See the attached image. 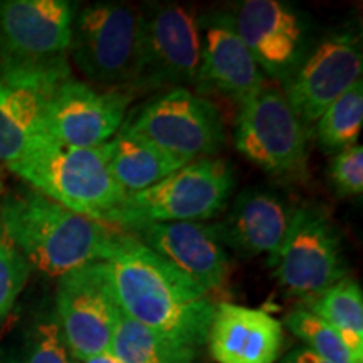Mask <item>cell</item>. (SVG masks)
Returning a JSON list of instances; mask_svg holds the SVG:
<instances>
[{"label": "cell", "instance_id": "1", "mask_svg": "<svg viewBox=\"0 0 363 363\" xmlns=\"http://www.w3.org/2000/svg\"><path fill=\"white\" fill-rule=\"evenodd\" d=\"M103 262L126 316L194 350L207 343L216 305L202 286L125 230Z\"/></svg>", "mask_w": 363, "mask_h": 363}, {"label": "cell", "instance_id": "2", "mask_svg": "<svg viewBox=\"0 0 363 363\" xmlns=\"http://www.w3.org/2000/svg\"><path fill=\"white\" fill-rule=\"evenodd\" d=\"M0 224L30 267L57 279L89 262L106 261L123 234L38 190L7 195L0 203Z\"/></svg>", "mask_w": 363, "mask_h": 363}, {"label": "cell", "instance_id": "3", "mask_svg": "<svg viewBox=\"0 0 363 363\" xmlns=\"http://www.w3.org/2000/svg\"><path fill=\"white\" fill-rule=\"evenodd\" d=\"M7 169L51 201L104 224L126 195L110 170L108 143L79 148L43 135Z\"/></svg>", "mask_w": 363, "mask_h": 363}, {"label": "cell", "instance_id": "4", "mask_svg": "<svg viewBox=\"0 0 363 363\" xmlns=\"http://www.w3.org/2000/svg\"><path fill=\"white\" fill-rule=\"evenodd\" d=\"M235 187L233 167L220 158H199L142 192L126 194L110 225L131 229L162 222H207L229 206Z\"/></svg>", "mask_w": 363, "mask_h": 363}, {"label": "cell", "instance_id": "5", "mask_svg": "<svg viewBox=\"0 0 363 363\" xmlns=\"http://www.w3.org/2000/svg\"><path fill=\"white\" fill-rule=\"evenodd\" d=\"M201 65V19L194 7L150 2L140 7L136 91H169L197 83Z\"/></svg>", "mask_w": 363, "mask_h": 363}, {"label": "cell", "instance_id": "6", "mask_svg": "<svg viewBox=\"0 0 363 363\" xmlns=\"http://www.w3.org/2000/svg\"><path fill=\"white\" fill-rule=\"evenodd\" d=\"M267 264L276 281L303 303L348 278L338 227L328 212L315 203L296 207L283 244Z\"/></svg>", "mask_w": 363, "mask_h": 363}, {"label": "cell", "instance_id": "7", "mask_svg": "<svg viewBox=\"0 0 363 363\" xmlns=\"http://www.w3.org/2000/svg\"><path fill=\"white\" fill-rule=\"evenodd\" d=\"M138 38L140 7L126 2H94L74 12L69 52L89 81L130 91Z\"/></svg>", "mask_w": 363, "mask_h": 363}, {"label": "cell", "instance_id": "8", "mask_svg": "<svg viewBox=\"0 0 363 363\" xmlns=\"http://www.w3.org/2000/svg\"><path fill=\"white\" fill-rule=\"evenodd\" d=\"M123 126L189 162L211 158L225 142L216 104L187 88L162 91L126 115Z\"/></svg>", "mask_w": 363, "mask_h": 363}, {"label": "cell", "instance_id": "9", "mask_svg": "<svg viewBox=\"0 0 363 363\" xmlns=\"http://www.w3.org/2000/svg\"><path fill=\"white\" fill-rule=\"evenodd\" d=\"M234 143L240 155L272 177H294L306 169V125L279 89L266 86L240 104Z\"/></svg>", "mask_w": 363, "mask_h": 363}, {"label": "cell", "instance_id": "10", "mask_svg": "<svg viewBox=\"0 0 363 363\" xmlns=\"http://www.w3.org/2000/svg\"><path fill=\"white\" fill-rule=\"evenodd\" d=\"M229 13L262 74L281 88L315 48L311 17L294 4L244 0Z\"/></svg>", "mask_w": 363, "mask_h": 363}, {"label": "cell", "instance_id": "11", "mask_svg": "<svg viewBox=\"0 0 363 363\" xmlns=\"http://www.w3.org/2000/svg\"><path fill=\"white\" fill-rule=\"evenodd\" d=\"M57 325L78 362L108 353L120 306L103 261L89 262L57 279Z\"/></svg>", "mask_w": 363, "mask_h": 363}, {"label": "cell", "instance_id": "12", "mask_svg": "<svg viewBox=\"0 0 363 363\" xmlns=\"http://www.w3.org/2000/svg\"><path fill=\"white\" fill-rule=\"evenodd\" d=\"M362 35L352 27H342L315 44L281 93L299 120L311 125L362 79Z\"/></svg>", "mask_w": 363, "mask_h": 363}, {"label": "cell", "instance_id": "13", "mask_svg": "<svg viewBox=\"0 0 363 363\" xmlns=\"http://www.w3.org/2000/svg\"><path fill=\"white\" fill-rule=\"evenodd\" d=\"M131 98L125 88H96L69 76L49 98L44 135L69 147H101L123 126Z\"/></svg>", "mask_w": 363, "mask_h": 363}, {"label": "cell", "instance_id": "14", "mask_svg": "<svg viewBox=\"0 0 363 363\" xmlns=\"http://www.w3.org/2000/svg\"><path fill=\"white\" fill-rule=\"evenodd\" d=\"M72 17L66 0H0V66L66 62Z\"/></svg>", "mask_w": 363, "mask_h": 363}, {"label": "cell", "instance_id": "15", "mask_svg": "<svg viewBox=\"0 0 363 363\" xmlns=\"http://www.w3.org/2000/svg\"><path fill=\"white\" fill-rule=\"evenodd\" d=\"M69 65L0 66V163L16 162L44 135V113Z\"/></svg>", "mask_w": 363, "mask_h": 363}, {"label": "cell", "instance_id": "16", "mask_svg": "<svg viewBox=\"0 0 363 363\" xmlns=\"http://www.w3.org/2000/svg\"><path fill=\"white\" fill-rule=\"evenodd\" d=\"M195 88L229 98L239 106L266 88V76L240 39L229 12L201 19V65Z\"/></svg>", "mask_w": 363, "mask_h": 363}, {"label": "cell", "instance_id": "17", "mask_svg": "<svg viewBox=\"0 0 363 363\" xmlns=\"http://www.w3.org/2000/svg\"><path fill=\"white\" fill-rule=\"evenodd\" d=\"M153 252L169 261L206 291H217L229 278L230 261L207 222H162L125 230Z\"/></svg>", "mask_w": 363, "mask_h": 363}, {"label": "cell", "instance_id": "18", "mask_svg": "<svg viewBox=\"0 0 363 363\" xmlns=\"http://www.w3.org/2000/svg\"><path fill=\"white\" fill-rule=\"evenodd\" d=\"M296 207L266 187H249L238 194L214 230L224 247L242 257L276 254L291 225Z\"/></svg>", "mask_w": 363, "mask_h": 363}, {"label": "cell", "instance_id": "19", "mask_svg": "<svg viewBox=\"0 0 363 363\" xmlns=\"http://www.w3.org/2000/svg\"><path fill=\"white\" fill-rule=\"evenodd\" d=\"M207 343L217 363H276L283 347V323L262 310L219 303Z\"/></svg>", "mask_w": 363, "mask_h": 363}, {"label": "cell", "instance_id": "20", "mask_svg": "<svg viewBox=\"0 0 363 363\" xmlns=\"http://www.w3.org/2000/svg\"><path fill=\"white\" fill-rule=\"evenodd\" d=\"M110 170L125 194L142 192L167 179L184 165L190 163L177 157L143 136L131 133L125 126L108 142Z\"/></svg>", "mask_w": 363, "mask_h": 363}, {"label": "cell", "instance_id": "21", "mask_svg": "<svg viewBox=\"0 0 363 363\" xmlns=\"http://www.w3.org/2000/svg\"><path fill=\"white\" fill-rule=\"evenodd\" d=\"M108 353L120 363H195L197 350L163 337L120 311Z\"/></svg>", "mask_w": 363, "mask_h": 363}, {"label": "cell", "instance_id": "22", "mask_svg": "<svg viewBox=\"0 0 363 363\" xmlns=\"http://www.w3.org/2000/svg\"><path fill=\"white\" fill-rule=\"evenodd\" d=\"M303 308L330 325L358 358H363V293L355 279L345 278Z\"/></svg>", "mask_w": 363, "mask_h": 363}, {"label": "cell", "instance_id": "23", "mask_svg": "<svg viewBox=\"0 0 363 363\" xmlns=\"http://www.w3.org/2000/svg\"><path fill=\"white\" fill-rule=\"evenodd\" d=\"M318 145L328 153L358 145L363 126V83L357 81L316 120Z\"/></svg>", "mask_w": 363, "mask_h": 363}, {"label": "cell", "instance_id": "24", "mask_svg": "<svg viewBox=\"0 0 363 363\" xmlns=\"http://www.w3.org/2000/svg\"><path fill=\"white\" fill-rule=\"evenodd\" d=\"M284 325L294 337L303 342V347L323 358L328 363H363L342 337L326 325L321 318L313 315L306 308H296L284 316Z\"/></svg>", "mask_w": 363, "mask_h": 363}, {"label": "cell", "instance_id": "25", "mask_svg": "<svg viewBox=\"0 0 363 363\" xmlns=\"http://www.w3.org/2000/svg\"><path fill=\"white\" fill-rule=\"evenodd\" d=\"M12 363H81L72 357L57 320L39 321L27 333L22 350Z\"/></svg>", "mask_w": 363, "mask_h": 363}, {"label": "cell", "instance_id": "26", "mask_svg": "<svg viewBox=\"0 0 363 363\" xmlns=\"http://www.w3.org/2000/svg\"><path fill=\"white\" fill-rule=\"evenodd\" d=\"M30 266L19 249L13 246L0 224V321L16 305L17 298L29 279Z\"/></svg>", "mask_w": 363, "mask_h": 363}, {"label": "cell", "instance_id": "27", "mask_svg": "<svg viewBox=\"0 0 363 363\" xmlns=\"http://www.w3.org/2000/svg\"><path fill=\"white\" fill-rule=\"evenodd\" d=\"M331 187L340 197H353L363 192V148L355 145L335 153L328 165Z\"/></svg>", "mask_w": 363, "mask_h": 363}, {"label": "cell", "instance_id": "28", "mask_svg": "<svg viewBox=\"0 0 363 363\" xmlns=\"http://www.w3.org/2000/svg\"><path fill=\"white\" fill-rule=\"evenodd\" d=\"M276 363H328V362H325L323 358L315 355V353L310 352L305 347H296L293 348L291 352L286 353L284 357L278 358V362Z\"/></svg>", "mask_w": 363, "mask_h": 363}, {"label": "cell", "instance_id": "29", "mask_svg": "<svg viewBox=\"0 0 363 363\" xmlns=\"http://www.w3.org/2000/svg\"><path fill=\"white\" fill-rule=\"evenodd\" d=\"M81 363H120V362H118L116 358L111 355V353H101V355L88 358V360H84Z\"/></svg>", "mask_w": 363, "mask_h": 363}, {"label": "cell", "instance_id": "30", "mask_svg": "<svg viewBox=\"0 0 363 363\" xmlns=\"http://www.w3.org/2000/svg\"><path fill=\"white\" fill-rule=\"evenodd\" d=\"M0 192H2V185H0Z\"/></svg>", "mask_w": 363, "mask_h": 363}]
</instances>
